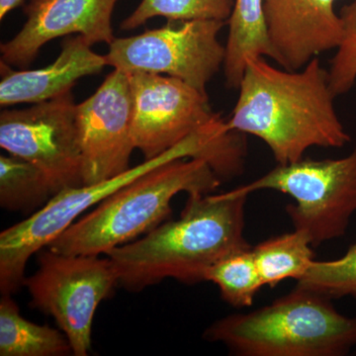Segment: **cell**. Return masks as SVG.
Instances as JSON below:
<instances>
[{"label": "cell", "mask_w": 356, "mask_h": 356, "mask_svg": "<svg viewBox=\"0 0 356 356\" xmlns=\"http://www.w3.org/2000/svg\"><path fill=\"white\" fill-rule=\"evenodd\" d=\"M225 55L226 86L238 89L248 58L268 57L275 60L264 24L262 0H235L228 20Z\"/></svg>", "instance_id": "obj_15"}, {"label": "cell", "mask_w": 356, "mask_h": 356, "mask_svg": "<svg viewBox=\"0 0 356 356\" xmlns=\"http://www.w3.org/2000/svg\"><path fill=\"white\" fill-rule=\"evenodd\" d=\"M81 35L65 40L55 62L42 69L15 70L0 63V105L48 102L72 91L83 77L95 76L107 65L105 56L98 55Z\"/></svg>", "instance_id": "obj_14"}, {"label": "cell", "mask_w": 356, "mask_h": 356, "mask_svg": "<svg viewBox=\"0 0 356 356\" xmlns=\"http://www.w3.org/2000/svg\"><path fill=\"white\" fill-rule=\"evenodd\" d=\"M83 185L109 179L130 168L133 97L130 74L114 69L88 99L76 106Z\"/></svg>", "instance_id": "obj_11"}, {"label": "cell", "mask_w": 356, "mask_h": 356, "mask_svg": "<svg viewBox=\"0 0 356 356\" xmlns=\"http://www.w3.org/2000/svg\"><path fill=\"white\" fill-rule=\"evenodd\" d=\"M337 0H262L267 37L283 69H303L321 54L337 49L344 23Z\"/></svg>", "instance_id": "obj_13"}, {"label": "cell", "mask_w": 356, "mask_h": 356, "mask_svg": "<svg viewBox=\"0 0 356 356\" xmlns=\"http://www.w3.org/2000/svg\"><path fill=\"white\" fill-rule=\"evenodd\" d=\"M55 195L48 178L36 165L13 154L0 156L1 208L30 216Z\"/></svg>", "instance_id": "obj_18"}, {"label": "cell", "mask_w": 356, "mask_h": 356, "mask_svg": "<svg viewBox=\"0 0 356 356\" xmlns=\"http://www.w3.org/2000/svg\"><path fill=\"white\" fill-rule=\"evenodd\" d=\"M252 252L262 284L271 288L289 278L301 280L315 261L310 238L295 229L259 243Z\"/></svg>", "instance_id": "obj_17"}, {"label": "cell", "mask_w": 356, "mask_h": 356, "mask_svg": "<svg viewBox=\"0 0 356 356\" xmlns=\"http://www.w3.org/2000/svg\"><path fill=\"white\" fill-rule=\"evenodd\" d=\"M341 16L344 36L327 70L330 88L336 97L348 93L356 81V9L353 4L344 6Z\"/></svg>", "instance_id": "obj_22"}, {"label": "cell", "mask_w": 356, "mask_h": 356, "mask_svg": "<svg viewBox=\"0 0 356 356\" xmlns=\"http://www.w3.org/2000/svg\"><path fill=\"white\" fill-rule=\"evenodd\" d=\"M206 281L214 283L222 299L236 309L252 306L255 295L264 287L252 247L222 257L208 269Z\"/></svg>", "instance_id": "obj_19"}, {"label": "cell", "mask_w": 356, "mask_h": 356, "mask_svg": "<svg viewBox=\"0 0 356 356\" xmlns=\"http://www.w3.org/2000/svg\"><path fill=\"white\" fill-rule=\"evenodd\" d=\"M76 106L70 91L0 114L1 149L40 168L56 194L83 185Z\"/></svg>", "instance_id": "obj_9"}, {"label": "cell", "mask_w": 356, "mask_h": 356, "mask_svg": "<svg viewBox=\"0 0 356 356\" xmlns=\"http://www.w3.org/2000/svg\"><path fill=\"white\" fill-rule=\"evenodd\" d=\"M24 0H0V20H3L7 14L22 6Z\"/></svg>", "instance_id": "obj_23"}, {"label": "cell", "mask_w": 356, "mask_h": 356, "mask_svg": "<svg viewBox=\"0 0 356 356\" xmlns=\"http://www.w3.org/2000/svg\"><path fill=\"white\" fill-rule=\"evenodd\" d=\"M117 1L29 0L22 29L0 46L2 62L24 69L42 47L67 35H81L91 44H109L115 39L111 19Z\"/></svg>", "instance_id": "obj_12"}, {"label": "cell", "mask_w": 356, "mask_h": 356, "mask_svg": "<svg viewBox=\"0 0 356 356\" xmlns=\"http://www.w3.org/2000/svg\"><path fill=\"white\" fill-rule=\"evenodd\" d=\"M221 178L202 159L168 161L105 198L48 245L65 254L105 255L168 221L172 199L211 194Z\"/></svg>", "instance_id": "obj_3"}, {"label": "cell", "mask_w": 356, "mask_h": 356, "mask_svg": "<svg viewBox=\"0 0 356 356\" xmlns=\"http://www.w3.org/2000/svg\"><path fill=\"white\" fill-rule=\"evenodd\" d=\"M238 89L227 126L261 139L277 165L296 163L311 147H343L351 140L318 58L298 70L273 67L264 58H248Z\"/></svg>", "instance_id": "obj_1"}, {"label": "cell", "mask_w": 356, "mask_h": 356, "mask_svg": "<svg viewBox=\"0 0 356 356\" xmlns=\"http://www.w3.org/2000/svg\"><path fill=\"white\" fill-rule=\"evenodd\" d=\"M248 196L188 195L177 220H168L142 238L105 254L119 285L140 291L172 278L185 284L205 282V274L222 257L250 247L245 238Z\"/></svg>", "instance_id": "obj_2"}, {"label": "cell", "mask_w": 356, "mask_h": 356, "mask_svg": "<svg viewBox=\"0 0 356 356\" xmlns=\"http://www.w3.org/2000/svg\"><path fill=\"white\" fill-rule=\"evenodd\" d=\"M136 36L115 38L105 55L107 65L128 74H166L206 92L207 84L224 65L226 47L219 34L227 22L179 21Z\"/></svg>", "instance_id": "obj_8"}, {"label": "cell", "mask_w": 356, "mask_h": 356, "mask_svg": "<svg viewBox=\"0 0 356 356\" xmlns=\"http://www.w3.org/2000/svg\"><path fill=\"white\" fill-rule=\"evenodd\" d=\"M203 337L238 356H344L356 346V316L296 285L268 305L220 318Z\"/></svg>", "instance_id": "obj_4"}, {"label": "cell", "mask_w": 356, "mask_h": 356, "mask_svg": "<svg viewBox=\"0 0 356 356\" xmlns=\"http://www.w3.org/2000/svg\"><path fill=\"white\" fill-rule=\"evenodd\" d=\"M72 355L69 339L60 330L37 325L21 315L13 295L0 299V355L63 356Z\"/></svg>", "instance_id": "obj_16"}, {"label": "cell", "mask_w": 356, "mask_h": 356, "mask_svg": "<svg viewBox=\"0 0 356 356\" xmlns=\"http://www.w3.org/2000/svg\"><path fill=\"white\" fill-rule=\"evenodd\" d=\"M38 254V269L24 281L30 305L54 318L72 355L86 356L96 310L119 285L113 264L107 255L65 254L49 248Z\"/></svg>", "instance_id": "obj_7"}, {"label": "cell", "mask_w": 356, "mask_h": 356, "mask_svg": "<svg viewBox=\"0 0 356 356\" xmlns=\"http://www.w3.org/2000/svg\"><path fill=\"white\" fill-rule=\"evenodd\" d=\"M259 191L281 192L294 200L285 210L294 229L306 233L313 248L341 238L356 212V147L341 159H302L277 165L229 192L250 196Z\"/></svg>", "instance_id": "obj_6"}, {"label": "cell", "mask_w": 356, "mask_h": 356, "mask_svg": "<svg viewBox=\"0 0 356 356\" xmlns=\"http://www.w3.org/2000/svg\"><path fill=\"white\" fill-rule=\"evenodd\" d=\"M234 0H142L122 22L121 29L134 30L154 17L168 21L213 19L228 22Z\"/></svg>", "instance_id": "obj_20"}, {"label": "cell", "mask_w": 356, "mask_h": 356, "mask_svg": "<svg viewBox=\"0 0 356 356\" xmlns=\"http://www.w3.org/2000/svg\"><path fill=\"white\" fill-rule=\"evenodd\" d=\"M229 136L222 126L193 134L161 156L145 159L116 177L58 192L42 209L0 234V292L13 295L24 286L25 270L33 255L48 247L72 222L105 198L151 172L178 159H202L218 168L227 159Z\"/></svg>", "instance_id": "obj_5"}, {"label": "cell", "mask_w": 356, "mask_h": 356, "mask_svg": "<svg viewBox=\"0 0 356 356\" xmlns=\"http://www.w3.org/2000/svg\"><path fill=\"white\" fill-rule=\"evenodd\" d=\"M297 286L306 288L330 299L356 300V242L346 254L334 261H314Z\"/></svg>", "instance_id": "obj_21"}, {"label": "cell", "mask_w": 356, "mask_h": 356, "mask_svg": "<svg viewBox=\"0 0 356 356\" xmlns=\"http://www.w3.org/2000/svg\"><path fill=\"white\" fill-rule=\"evenodd\" d=\"M353 6H355V8L356 9V0H355V2H353Z\"/></svg>", "instance_id": "obj_24"}, {"label": "cell", "mask_w": 356, "mask_h": 356, "mask_svg": "<svg viewBox=\"0 0 356 356\" xmlns=\"http://www.w3.org/2000/svg\"><path fill=\"white\" fill-rule=\"evenodd\" d=\"M133 140L145 159L161 156L193 134L222 120L207 93L172 76L130 74Z\"/></svg>", "instance_id": "obj_10"}]
</instances>
